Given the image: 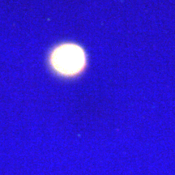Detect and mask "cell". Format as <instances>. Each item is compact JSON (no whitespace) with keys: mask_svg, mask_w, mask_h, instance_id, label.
<instances>
[{"mask_svg":"<svg viewBox=\"0 0 175 175\" xmlns=\"http://www.w3.org/2000/svg\"><path fill=\"white\" fill-rule=\"evenodd\" d=\"M49 62L57 74L65 77L77 75L86 66V54L82 47L75 43H63L53 49Z\"/></svg>","mask_w":175,"mask_h":175,"instance_id":"obj_1","label":"cell"}]
</instances>
